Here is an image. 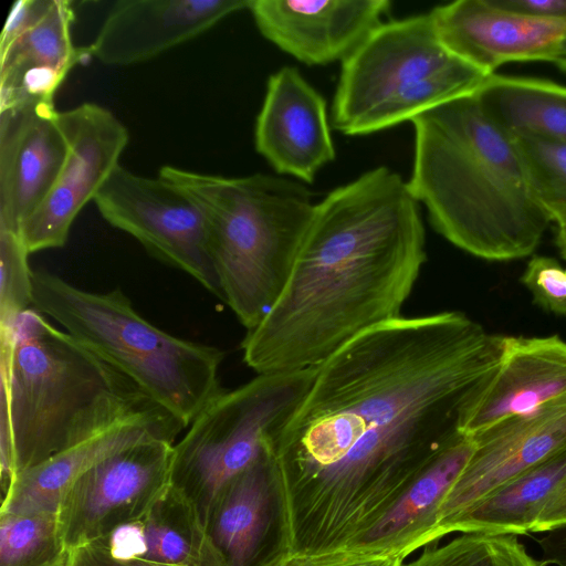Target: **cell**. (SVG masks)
I'll use <instances>...</instances> for the list:
<instances>
[{"label":"cell","mask_w":566,"mask_h":566,"mask_svg":"<svg viewBox=\"0 0 566 566\" xmlns=\"http://www.w3.org/2000/svg\"><path fill=\"white\" fill-rule=\"evenodd\" d=\"M504 339L460 312L400 316L318 366L268 443L275 558L343 551L386 515L463 434L462 408Z\"/></svg>","instance_id":"1"},{"label":"cell","mask_w":566,"mask_h":566,"mask_svg":"<svg viewBox=\"0 0 566 566\" xmlns=\"http://www.w3.org/2000/svg\"><path fill=\"white\" fill-rule=\"evenodd\" d=\"M420 203L380 166L315 203L291 275L242 340L258 375L316 368L363 332L400 317L426 262Z\"/></svg>","instance_id":"2"},{"label":"cell","mask_w":566,"mask_h":566,"mask_svg":"<svg viewBox=\"0 0 566 566\" xmlns=\"http://www.w3.org/2000/svg\"><path fill=\"white\" fill-rule=\"evenodd\" d=\"M411 123L415 146L407 185L433 229L486 261L532 255L551 220L514 137L489 116L476 92Z\"/></svg>","instance_id":"3"},{"label":"cell","mask_w":566,"mask_h":566,"mask_svg":"<svg viewBox=\"0 0 566 566\" xmlns=\"http://www.w3.org/2000/svg\"><path fill=\"white\" fill-rule=\"evenodd\" d=\"M0 339L2 496L17 474L155 402L33 307L0 325Z\"/></svg>","instance_id":"4"},{"label":"cell","mask_w":566,"mask_h":566,"mask_svg":"<svg viewBox=\"0 0 566 566\" xmlns=\"http://www.w3.org/2000/svg\"><path fill=\"white\" fill-rule=\"evenodd\" d=\"M158 175L200 208L222 301L253 329L291 275L315 206L312 192L268 174L223 177L167 165Z\"/></svg>","instance_id":"5"},{"label":"cell","mask_w":566,"mask_h":566,"mask_svg":"<svg viewBox=\"0 0 566 566\" xmlns=\"http://www.w3.org/2000/svg\"><path fill=\"white\" fill-rule=\"evenodd\" d=\"M33 308L129 378L184 427L223 388L224 353L174 336L145 319L119 290L92 292L33 270Z\"/></svg>","instance_id":"6"},{"label":"cell","mask_w":566,"mask_h":566,"mask_svg":"<svg viewBox=\"0 0 566 566\" xmlns=\"http://www.w3.org/2000/svg\"><path fill=\"white\" fill-rule=\"evenodd\" d=\"M489 77L442 44L429 12L384 22L342 63L332 123L369 135L475 93Z\"/></svg>","instance_id":"7"},{"label":"cell","mask_w":566,"mask_h":566,"mask_svg":"<svg viewBox=\"0 0 566 566\" xmlns=\"http://www.w3.org/2000/svg\"><path fill=\"white\" fill-rule=\"evenodd\" d=\"M316 368L258 375L222 390L172 446L170 485L205 527L223 488L256 462L311 389Z\"/></svg>","instance_id":"8"},{"label":"cell","mask_w":566,"mask_h":566,"mask_svg":"<svg viewBox=\"0 0 566 566\" xmlns=\"http://www.w3.org/2000/svg\"><path fill=\"white\" fill-rule=\"evenodd\" d=\"M93 202L112 227L222 300L205 217L181 188L159 175L140 176L118 165Z\"/></svg>","instance_id":"9"},{"label":"cell","mask_w":566,"mask_h":566,"mask_svg":"<svg viewBox=\"0 0 566 566\" xmlns=\"http://www.w3.org/2000/svg\"><path fill=\"white\" fill-rule=\"evenodd\" d=\"M151 439L115 452L83 473L59 507L67 552L140 518L170 486L172 446Z\"/></svg>","instance_id":"10"},{"label":"cell","mask_w":566,"mask_h":566,"mask_svg":"<svg viewBox=\"0 0 566 566\" xmlns=\"http://www.w3.org/2000/svg\"><path fill=\"white\" fill-rule=\"evenodd\" d=\"M57 120L67 153L52 189L20 231L30 254L65 245L75 218L94 201L129 140L126 126L95 103L59 112Z\"/></svg>","instance_id":"11"},{"label":"cell","mask_w":566,"mask_h":566,"mask_svg":"<svg viewBox=\"0 0 566 566\" xmlns=\"http://www.w3.org/2000/svg\"><path fill=\"white\" fill-rule=\"evenodd\" d=\"M474 450L439 511L434 538L482 499L566 449V397L471 437Z\"/></svg>","instance_id":"12"},{"label":"cell","mask_w":566,"mask_h":566,"mask_svg":"<svg viewBox=\"0 0 566 566\" xmlns=\"http://www.w3.org/2000/svg\"><path fill=\"white\" fill-rule=\"evenodd\" d=\"M429 13L442 44L488 76L507 63H553L566 39V19L526 15L494 0H458Z\"/></svg>","instance_id":"13"},{"label":"cell","mask_w":566,"mask_h":566,"mask_svg":"<svg viewBox=\"0 0 566 566\" xmlns=\"http://www.w3.org/2000/svg\"><path fill=\"white\" fill-rule=\"evenodd\" d=\"M54 102L0 109V230L20 231L52 189L67 143Z\"/></svg>","instance_id":"14"},{"label":"cell","mask_w":566,"mask_h":566,"mask_svg":"<svg viewBox=\"0 0 566 566\" xmlns=\"http://www.w3.org/2000/svg\"><path fill=\"white\" fill-rule=\"evenodd\" d=\"M256 151L282 177L313 184L335 159L325 98L293 66L273 73L254 128Z\"/></svg>","instance_id":"15"},{"label":"cell","mask_w":566,"mask_h":566,"mask_svg":"<svg viewBox=\"0 0 566 566\" xmlns=\"http://www.w3.org/2000/svg\"><path fill=\"white\" fill-rule=\"evenodd\" d=\"M388 0H250L260 33L307 65L344 62L381 24Z\"/></svg>","instance_id":"16"},{"label":"cell","mask_w":566,"mask_h":566,"mask_svg":"<svg viewBox=\"0 0 566 566\" xmlns=\"http://www.w3.org/2000/svg\"><path fill=\"white\" fill-rule=\"evenodd\" d=\"M566 397V342L557 335L505 336L492 374L462 408L459 430L472 437Z\"/></svg>","instance_id":"17"},{"label":"cell","mask_w":566,"mask_h":566,"mask_svg":"<svg viewBox=\"0 0 566 566\" xmlns=\"http://www.w3.org/2000/svg\"><path fill=\"white\" fill-rule=\"evenodd\" d=\"M185 427L156 402L114 420L78 443L15 475L2 496L0 513L57 512L73 483L90 468L136 443H175Z\"/></svg>","instance_id":"18"},{"label":"cell","mask_w":566,"mask_h":566,"mask_svg":"<svg viewBox=\"0 0 566 566\" xmlns=\"http://www.w3.org/2000/svg\"><path fill=\"white\" fill-rule=\"evenodd\" d=\"M250 0H120L94 41L91 56L107 65H130L205 33L226 17L248 10Z\"/></svg>","instance_id":"19"},{"label":"cell","mask_w":566,"mask_h":566,"mask_svg":"<svg viewBox=\"0 0 566 566\" xmlns=\"http://www.w3.org/2000/svg\"><path fill=\"white\" fill-rule=\"evenodd\" d=\"M274 531L275 497L266 444L263 455L220 492L206 532L223 566H270Z\"/></svg>","instance_id":"20"},{"label":"cell","mask_w":566,"mask_h":566,"mask_svg":"<svg viewBox=\"0 0 566 566\" xmlns=\"http://www.w3.org/2000/svg\"><path fill=\"white\" fill-rule=\"evenodd\" d=\"M73 8L54 0L49 12L0 52V109L29 101L54 102L67 73L91 56L87 46H75L71 25Z\"/></svg>","instance_id":"21"},{"label":"cell","mask_w":566,"mask_h":566,"mask_svg":"<svg viewBox=\"0 0 566 566\" xmlns=\"http://www.w3.org/2000/svg\"><path fill=\"white\" fill-rule=\"evenodd\" d=\"M473 450V439L460 436L386 515L343 551L406 558L418 548L436 543L434 534L442 502Z\"/></svg>","instance_id":"22"},{"label":"cell","mask_w":566,"mask_h":566,"mask_svg":"<svg viewBox=\"0 0 566 566\" xmlns=\"http://www.w3.org/2000/svg\"><path fill=\"white\" fill-rule=\"evenodd\" d=\"M97 541L120 558L175 566H223L197 511L171 485L140 518Z\"/></svg>","instance_id":"23"},{"label":"cell","mask_w":566,"mask_h":566,"mask_svg":"<svg viewBox=\"0 0 566 566\" xmlns=\"http://www.w3.org/2000/svg\"><path fill=\"white\" fill-rule=\"evenodd\" d=\"M566 480V449L513 478L457 518L447 531L485 535L532 533L541 511Z\"/></svg>","instance_id":"24"},{"label":"cell","mask_w":566,"mask_h":566,"mask_svg":"<svg viewBox=\"0 0 566 566\" xmlns=\"http://www.w3.org/2000/svg\"><path fill=\"white\" fill-rule=\"evenodd\" d=\"M489 116L511 136L566 143V86L534 76L491 75L476 92Z\"/></svg>","instance_id":"25"},{"label":"cell","mask_w":566,"mask_h":566,"mask_svg":"<svg viewBox=\"0 0 566 566\" xmlns=\"http://www.w3.org/2000/svg\"><path fill=\"white\" fill-rule=\"evenodd\" d=\"M57 512L0 513V566H62Z\"/></svg>","instance_id":"26"},{"label":"cell","mask_w":566,"mask_h":566,"mask_svg":"<svg viewBox=\"0 0 566 566\" xmlns=\"http://www.w3.org/2000/svg\"><path fill=\"white\" fill-rule=\"evenodd\" d=\"M537 201L556 227L566 226V143L514 137Z\"/></svg>","instance_id":"27"},{"label":"cell","mask_w":566,"mask_h":566,"mask_svg":"<svg viewBox=\"0 0 566 566\" xmlns=\"http://www.w3.org/2000/svg\"><path fill=\"white\" fill-rule=\"evenodd\" d=\"M19 234L0 230V325L33 307V270Z\"/></svg>","instance_id":"28"},{"label":"cell","mask_w":566,"mask_h":566,"mask_svg":"<svg viewBox=\"0 0 566 566\" xmlns=\"http://www.w3.org/2000/svg\"><path fill=\"white\" fill-rule=\"evenodd\" d=\"M533 302L546 312L566 316V268L556 259L533 255L521 276Z\"/></svg>","instance_id":"29"},{"label":"cell","mask_w":566,"mask_h":566,"mask_svg":"<svg viewBox=\"0 0 566 566\" xmlns=\"http://www.w3.org/2000/svg\"><path fill=\"white\" fill-rule=\"evenodd\" d=\"M479 535L471 566H545L514 535Z\"/></svg>","instance_id":"30"},{"label":"cell","mask_w":566,"mask_h":566,"mask_svg":"<svg viewBox=\"0 0 566 566\" xmlns=\"http://www.w3.org/2000/svg\"><path fill=\"white\" fill-rule=\"evenodd\" d=\"M403 560L399 556L337 551L317 555H289L271 566H405Z\"/></svg>","instance_id":"31"},{"label":"cell","mask_w":566,"mask_h":566,"mask_svg":"<svg viewBox=\"0 0 566 566\" xmlns=\"http://www.w3.org/2000/svg\"><path fill=\"white\" fill-rule=\"evenodd\" d=\"M54 0H18L11 7L0 38V52L35 25L51 9Z\"/></svg>","instance_id":"32"},{"label":"cell","mask_w":566,"mask_h":566,"mask_svg":"<svg viewBox=\"0 0 566 566\" xmlns=\"http://www.w3.org/2000/svg\"><path fill=\"white\" fill-rule=\"evenodd\" d=\"M62 566H175L140 558L114 556L106 546L95 541L67 552Z\"/></svg>","instance_id":"33"},{"label":"cell","mask_w":566,"mask_h":566,"mask_svg":"<svg viewBox=\"0 0 566 566\" xmlns=\"http://www.w3.org/2000/svg\"><path fill=\"white\" fill-rule=\"evenodd\" d=\"M502 8L543 19H566V0H494Z\"/></svg>","instance_id":"34"},{"label":"cell","mask_w":566,"mask_h":566,"mask_svg":"<svg viewBox=\"0 0 566 566\" xmlns=\"http://www.w3.org/2000/svg\"><path fill=\"white\" fill-rule=\"evenodd\" d=\"M564 525H566V480L541 511L532 533H546Z\"/></svg>","instance_id":"35"},{"label":"cell","mask_w":566,"mask_h":566,"mask_svg":"<svg viewBox=\"0 0 566 566\" xmlns=\"http://www.w3.org/2000/svg\"><path fill=\"white\" fill-rule=\"evenodd\" d=\"M547 542L553 562L557 566H566V525L551 531Z\"/></svg>","instance_id":"36"},{"label":"cell","mask_w":566,"mask_h":566,"mask_svg":"<svg viewBox=\"0 0 566 566\" xmlns=\"http://www.w3.org/2000/svg\"><path fill=\"white\" fill-rule=\"evenodd\" d=\"M555 244L560 256L566 260V226L556 227Z\"/></svg>","instance_id":"37"},{"label":"cell","mask_w":566,"mask_h":566,"mask_svg":"<svg viewBox=\"0 0 566 566\" xmlns=\"http://www.w3.org/2000/svg\"><path fill=\"white\" fill-rule=\"evenodd\" d=\"M553 64H555L556 67H558V70L566 75V57L565 56L557 57L553 62Z\"/></svg>","instance_id":"38"},{"label":"cell","mask_w":566,"mask_h":566,"mask_svg":"<svg viewBox=\"0 0 566 566\" xmlns=\"http://www.w3.org/2000/svg\"><path fill=\"white\" fill-rule=\"evenodd\" d=\"M559 56H565L566 57V39L564 40V42L562 43V46H560V52H559ZM558 56V57H559Z\"/></svg>","instance_id":"39"}]
</instances>
